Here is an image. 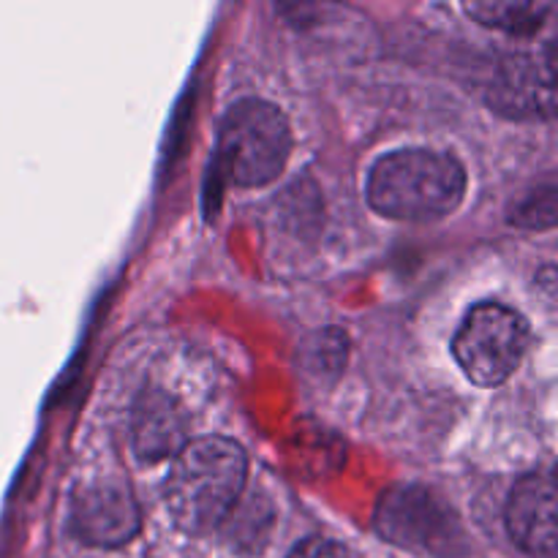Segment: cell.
Segmentation results:
<instances>
[{
  "label": "cell",
  "instance_id": "cell-1",
  "mask_svg": "<svg viewBox=\"0 0 558 558\" xmlns=\"http://www.w3.org/2000/svg\"><path fill=\"white\" fill-rule=\"evenodd\" d=\"M248 458L234 441L221 436L189 441L172 458L167 477V507L183 532L207 534L223 526L240 505Z\"/></svg>",
  "mask_w": 558,
  "mask_h": 558
},
{
  "label": "cell",
  "instance_id": "cell-2",
  "mask_svg": "<svg viewBox=\"0 0 558 558\" xmlns=\"http://www.w3.org/2000/svg\"><path fill=\"white\" fill-rule=\"evenodd\" d=\"M466 169L456 156L428 147L387 153L368 174V202L396 221H436L463 202Z\"/></svg>",
  "mask_w": 558,
  "mask_h": 558
},
{
  "label": "cell",
  "instance_id": "cell-3",
  "mask_svg": "<svg viewBox=\"0 0 558 558\" xmlns=\"http://www.w3.org/2000/svg\"><path fill=\"white\" fill-rule=\"evenodd\" d=\"M292 153L289 120L276 104L243 98L227 109L218 129V161L234 185L259 189L283 172Z\"/></svg>",
  "mask_w": 558,
  "mask_h": 558
},
{
  "label": "cell",
  "instance_id": "cell-4",
  "mask_svg": "<svg viewBox=\"0 0 558 558\" xmlns=\"http://www.w3.org/2000/svg\"><path fill=\"white\" fill-rule=\"evenodd\" d=\"M376 526L381 537L398 548L417 554L456 558L469 548L456 510L423 485H398L387 490L376 507Z\"/></svg>",
  "mask_w": 558,
  "mask_h": 558
},
{
  "label": "cell",
  "instance_id": "cell-5",
  "mask_svg": "<svg viewBox=\"0 0 558 558\" xmlns=\"http://www.w3.org/2000/svg\"><path fill=\"white\" fill-rule=\"evenodd\" d=\"M526 349V319L499 303L474 305L452 341L458 365L480 387H496L510 379L521 368Z\"/></svg>",
  "mask_w": 558,
  "mask_h": 558
},
{
  "label": "cell",
  "instance_id": "cell-6",
  "mask_svg": "<svg viewBox=\"0 0 558 558\" xmlns=\"http://www.w3.org/2000/svg\"><path fill=\"white\" fill-rule=\"evenodd\" d=\"M76 537L98 548H118L140 532V507L125 485L98 480L76 488L71 501Z\"/></svg>",
  "mask_w": 558,
  "mask_h": 558
},
{
  "label": "cell",
  "instance_id": "cell-7",
  "mask_svg": "<svg viewBox=\"0 0 558 558\" xmlns=\"http://www.w3.org/2000/svg\"><path fill=\"white\" fill-rule=\"evenodd\" d=\"M554 65V44L545 63L526 54L507 58L490 82L488 104L507 118H550L556 107Z\"/></svg>",
  "mask_w": 558,
  "mask_h": 558
},
{
  "label": "cell",
  "instance_id": "cell-8",
  "mask_svg": "<svg viewBox=\"0 0 558 558\" xmlns=\"http://www.w3.org/2000/svg\"><path fill=\"white\" fill-rule=\"evenodd\" d=\"M507 529L523 554L558 558L556 483L550 474H532L512 488L507 501Z\"/></svg>",
  "mask_w": 558,
  "mask_h": 558
},
{
  "label": "cell",
  "instance_id": "cell-9",
  "mask_svg": "<svg viewBox=\"0 0 558 558\" xmlns=\"http://www.w3.org/2000/svg\"><path fill=\"white\" fill-rule=\"evenodd\" d=\"M185 441V417L167 392H142L134 409V450L142 461H172Z\"/></svg>",
  "mask_w": 558,
  "mask_h": 558
},
{
  "label": "cell",
  "instance_id": "cell-10",
  "mask_svg": "<svg viewBox=\"0 0 558 558\" xmlns=\"http://www.w3.org/2000/svg\"><path fill=\"white\" fill-rule=\"evenodd\" d=\"M466 14H472L480 25L496 27V31L515 33V36H532L543 27L548 3H466Z\"/></svg>",
  "mask_w": 558,
  "mask_h": 558
},
{
  "label": "cell",
  "instance_id": "cell-11",
  "mask_svg": "<svg viewBox=\"0 0 558 558\" xmlns=\"http://www.w3.org/2000/svg\"><path fill=\"white\" fill-rule=\"evenodd\" d=\"M556 218V191L554 185L545 189V194H532L521 202L518 207H512L510 221L518 223V227H529V229H548L554 227Z\"/></svg>",
  "mask_w": 558,
  "mask_h": 558
},
{
  "label": "cell",
  "instance_id": "cell-12",
  "mask_svg": "<svg viewBox=\"0 0 558 558\" xmlns=\"http://www.w3.org/2000/svg\"><path fill=\"white\" fill-rule=\"evenodd\" d=\"M289 558H352V554L330 539H305Z\"/></svg>",
  "mask_w": 558,
  "mask_h": 558
}]
</instances>
